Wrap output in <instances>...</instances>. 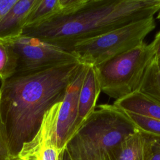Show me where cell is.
Segmentation results:
<instances>
[{
	"label": "cell",
	"instance_id": "cell-1",
	"mask_svg": "<svg viewBox=\"0 0 160 160\" xmlns=\"http://www.w3.org/2000/svg\"><path fill=\"white\" fill-rule=\"evenodd\" d=\"M82 64L68 62L16 73L0 86V112L13 158L38 131L45 113L62 101Z\"/></svg>",
	"mask_w": 160,
	"mask_h": 160
},
{
	"label": "cell",
	"instance_id": "cell-2",
	"mask_svg": "<svg viewBox=\"0 0 160 160\" xmlns=\"http://www.w3.org/2000/svg\"><path fill=\"white\" fill-rule=\"evenodd\" d=\"M160 10V0H88L76 12L49 21L23 34L69 51L76 42L147 19Z\"/></svg>",
	"mask_w": 160,
	"mask_h": 160
},
{
	"label": "cell",
	"instance_id": "cell-3",
	"mask_svg": "<svg viewBox=\"0 0 160 160\" xmlns=\"http://www.w3.org/2000/svg\"><path fill=\"white\" fill-rule=\"evenodd\" d=\"M138 130L123 110L113 104H99L69 141L65 151L71 160H106Z\"/></svg>",
	"mask_w": 160,
	"mask_h": 160
},
{
	"label": "cell",
	"instance_id": "cell-4",
	"mask_svg": "<svg viewBox=\"0 0 160 160\" xmlns=\"http://www.w3.org/2000/svg\"><path fill=\"white\" fill-rule=\"evenodd\" d=\"M155 58L151 44L144 42L94 68L101 91L119 99L137 91L142 76Z\"/></svg>",
	"mask_w": 160,
	"mask_h": 160
},
{
	"label": "cell",
	"instance_id": "cell-5",
	"mask_svg": "<svg viewBox=\"0 0 160 160\" xmlns=\"http://www.w3.org/2000/svg\"><path fill=\"white\" fill-rule=\"evenodd\" d=\"M155 27L154 19L151 17L77 42L69 51L80 63L96 66L141 45Z\"/></svg>",
	"mask_w": 160,
	"mask_h": 160
},
{
	"label": "cell",
	"instance_id": "cell-6",
	"mask_svg": "<svg viewBox=\"0 0 160 160\" xmlns=\"http://www.w3.org/2000/svg\"><path fill=\"white\" fill-rule=\"evenodd\" d=\"M8 41L17 58L16 73L78 61L75 55L68 49L35 37L22 34Z\"/></svg>",
	"mask_w": 160,
	"mask_h": 160
},
{
	"label": "cell",
	"instance_id": "cell-7",
	"mask_svg": "<svg viewBox=\"0 0 160 160\" xmlns=\"http://www.w3.org/2000/svg\"><path fill=\"white\" fill-rule=\"evenodd\" d=\"M89 66L82 64L66 89L59 109L52 145L64 152L67 144L76 133L80 91Z\"/></svg>",
	"mask_w": 160,
	"mask_h": 160
},
{
	"label": "cell",
	"instance_id": "cell-8",
	"mask_svg": "<svg viewBox=\"0 0 160 160\" xmlns=\"http://www.w3.org/2000/svg\"><path fill=\"white\" fill-rule=\"evenodd\" d=\"M38 0H18L0 24V38L12 39L23 34Z\"/></svg>",
	"mask_w": 160,
	"mask_h": 160
},
{
	"label": "cell",
	"instance_id": "cell-9",
	"mask_svg": "<svg viewBox=\"0 0 160 160\" xmlns=\"http://www.w3.org/2000/svg\"><path fill=\"white\" fill-rule=\"evenodd\" d=\"M101 89L93 66H89L79 98L78 113L76 123L77 131L96 109V102Z\"/></svg>",
	"mask_w": 160,
	"mask_h": 160
},
{
	"label": "cell",
	"instance_id": "cell-10",
	"mask_svg": "<svg viewBox=\"0 0 160 160\" xmlns=\"http://www.w3.org/2000/svg\"><path fill=\"white\" fill-rule=\"evenodd\" d=\"M126 112L160 120V103L137 90L113 103Z\"/></svg>",
	"mask_w": 160,
	"mask_h": 160
},
{
	"label": "cell",
	"instance_id": "cell-11",
	"mask_svg": "<svg viewBox=\"0 0 160 160\" xmlns=\"http://www.w3.org/2000/svg\"><path fill=\"white\" fill-rule=\"evenodd\" d=\"M106 160H146V135L139 130L128 136Z\"/></svg>",
	"mask_w": 160,
	"mask_h": 160
},
{
	"label": "cell",
	"instance_id": "cell-12",
	"mask_svg": "<svg viewBox=\"0 0 160 160\" xmlns=\"http://www.w3.org/2000/svg\"><path fill=\"white\" fill-rule=\"evenodd\" d=\"M64 152L36 134L30 141L24 144L18 158L22 160H64Z\"/></svg>",
	"mask_w": 160,
	"mask_h": 160
},
{
	"label": "cell",
	"instance_id": "cell-13",
	"mask_svg": "<svg viewBox=\"0 0 160 160\" xmlns=\"http://www.w3.org/2000/svg\"><path fill=\"white\" fill-rule=\"evenodd\" d=\"M66 14L63 0H38L31 12L25 30L37 28L52 19L66 16Z\"/></svg>",
	"mask_w": 160,
	"mask_h": 160
},
{
	"label": "cell",
	"instance_id": "cell-14",
	"mask_svg": "<svg viewBox=\"0 0 160 160\" xmlns=\"http://www.w3.org/2000/svg\"><path fill=\"white\" fill-rule=\"evenodd\" d=\"M138 90L160 103V66L156 57L147 68Z\"/></svg>",
	"mask_w": 160,
	"mask_h": 160
},
{
	"label": "cell",
	"instance_id": "cell-15",
	"mask_svg": "<svg viewBox=\"0 0 160 160\" xmlns=\"http://www.w3.org/2000/svg\"><path fill=\"white\" fill-rule=\"evenodd\" d=\"M17 58L12 46L7 39L0 38V82L1 84L16 72Z\"/></svg>",
	"mask_w": 160,
	"mask_h": 160
},
{
	"label": "cell",
	"instance_id": "cell-16",
	"mask_svg": "<svg viewBox=\"0 0 160 160\" xmlns=\"http://www.w3.org/2000/svg\"><path fill=\"white\" fill-rule=\"evenodd\" d=\"M124 112L138 130L149 136L160 137V120Z\"/></svg>",
	"mask_w": 160,
	"mask_h": 160
},
{
	"label": "cell",
	"instance_id": "cell-17",
	"mask_svg": "<svg viewBox=\"0 0 160 160\" xmlns=\"http://www.w3.org/2000/svg\"><path fill=\"white\" fill-rule=\"evenodd\" d=\"M145 135L146 160H160V137Z\"/></svg>",
	"mask_w": 160,
	"mask_h": 160
},
{
	"label": "cell",
	"instance_id": "cell-18",
	"mask_svg": "<svg viewBox=\"0 0 160 160\" xmlns=\"http://www.w3.org/2000/svg\"><path fill=\"white\" fill-rule=\"evenodd\" d=\"M11 154L6 128L0 112V160H14Z\"/></svg>",
	"mask_w": 160,
	"mask_h": 160
},
{
	"label": "cell",
	"instance_id": "cell-19",
	"mask_svg": "<svg viewBox=\"0 0 160 160\" xmlns=\"http://www.w3.org/2000/svg\"><path fill=\"white\" fill-rule=\"evenodd\" d=\"M18 0H0V24Z\"/></svg>",
	"mask_w": 160,
	"mask_h": 160
},
{
	"label": "cell",
	"instance_id": "cell-20",
	"mask_svg": "<svg viewBox=\"0 0 160 160\" xmlns=\"http://www.w3.org/2000/svg\"><path fill=\"white\" fill-rule=\"evenodd\" d=\"M151 45L154 51L155 57L156 58H160V31H159L156 34L154 40L151 43Z\"/></svg>",
	"mask_w": 160,
	"mask_h": 160
},
{
	"label": "cell",
	"instance_id": "cell-21",
	"mask_svg": "<svg viewBox=\"0 0 160 160\" xmlns=\"http://www.w3.org/2000/svg\"><path fill=\"white\" fill-rule=\"evenodd\" d=\"M64 160H71L69 156V155L67 154V152L66 151H64Z\"/></svg>",
	"mask_w": 160,
	"mask_h": 160
},
{
	"label": "cell",
	"instance_id": "cell-22",
	"mask_svg": "<svg viewBox=\"0 0 160 160\" xmlns=\"http://www.w3.org/2000/svg\"><path fill=\"white\" fill-rule=\"evenodd\" d=\"M156 59H157V61H158V64H159V66H160V58H156Z\"/></svg>",
	"mask_w": 160,
	"mask_h": 160
},
{
	"label": "cell",
	"instance_id": "cell-23",
	"mask_svg": "<svg viewBox=\"0 0 160 160\" xmlns=\"http://www.w3.org/2000/svg\"><path fill=\"white\" fill-rule=\"evenodd\" d=\"M157 18H158V19H159L160 20V10H159V14H158Z\"/></svg>",
	"mask_w": 160,
	"mask_h": 160
},
{
	"label": "cell",
	"instance_id": "cell-24",
	"mask_svg": "<svg viewBox=\"0 0 160 160\" xmlns=\"http://www.w3.org/2000/svg\"><path fill=\"white\" fill-rule=\"evenodd\" d=\"M14 160H22V159H21L19 158H16Z\"/></svg>",
	"mask_w": 160,
	"mask_h": 160
}]
</instances>
